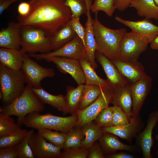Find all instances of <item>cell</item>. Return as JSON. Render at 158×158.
Here are the masks:
<instances>
[{
    "label": "cell",
    "instance_id": "1",
    "mask_svg": "<svg viewBox=\"0 0 158 158\" xmlns=\"http://www.w3.org/2000/svg\"><path fill=\"white\" fill-rule=\"evenodd\" d=\"M31 8L27 16L17 17L20 26L41 28L50 37L71 19L70 9L64 0H28Z\"/></svg>",
    "mask_w": 158,
    "mask_h": 158
},
{
    "label": "cell",
    "instance_id": "2",
    "mask_svg": "<svg viewBox=\"0 0 158 158\" xmlns=\"http://www.w3.org/2000/svg\"><path fill=\"white\" fill-rule=\"evenodd\" d=\"M98 12L93 19L96 51L111 61L120 59L119 47L121 39L126 32L125 28L113 29L103 25L99 20Z\"/></svg>",
    "mask_w": 158,
    "mask_h": 158
},
{
    "label": "cell",
    "instance_id": "3",
    "mask_svg": "<svg viewBox=\"0 0 158 158\" xmlns=\"http://www.w3.org/2000/svg\"><path fill=\"white\" fill-rule=\"evenodd\" d=\"M44 108V104L34 93L32 87L27 85L20 95L9 104L0 107V113L16 116V123L21 127L28 115L40 113Z\"/></svg>",
    "mask_w": 158,
    "mask_h": 158
},
{
    "label": "cell",
    "instance_id": "4",
    "mask_svg": "<svg viewBox=\"0 0 158 158\" xmlns=\"http://www.w3.org/2000/svg\"><path fill=\"white\" fill-rule=\"evenodd\" d=\"M78 118L75 114L67 117L55 116L50 113L41 114L33 112L28 115L24 119L23 125L36 129H48L67 133L77 125Z\"/></svg>",
    "mask_w": 158,
    "mask_h": 158
},
{
    "label": "cell",
    "instance_id": "5",
    "mask_svg": "<svg viewBox=\"0 0 158 158\" xmlns=\"http://www.w3.org/2000/svg\"><path fill=\"white\" fill-rule=\"evenodd\" d=\"M26 83L21 69L15 70L0 63V98L6 105L20 95Z\"/></svg>",
    "mask_w": 158,
    "mask_h": 158
},
{
    "label": "cell",
    "instance_id": "6",
    "mask_svg": "<svg viewBox=\"0 0 158 158\" xmlns=\"http://www.w3.org/2000/svg\"><path fill=\"white\" fill-rule=\"evenodd\" d=\"M20 49L24 53H45L52 50L49 37L42 29L31 26H20Z\"/></svg>",
    "mask_w": 158,
    "mask_h": 158
},
{
    "label": "cell",
    "instance_id": "7",
    "mask_svg": "<svg viewBox=\"0 0 158 158\" xmlns=\"http://www.w3.org/2000/svg\"><path fill=\"white\" fill-rule=\"evenodd\" d=\"M30 57L37 60L46 58L57 56L76 59L80 61L86 58V50L81 40L76 35L71 40L60 47L48 53L40 54H28Z\"/></svg>",
    "mask_w": 158,
    "mask_h": 158
},
{
    "label": "cell",
    "instance_id": "8",
    "mask_svg": "<svg viewBox=\"0 0 158 158\" xmlns=\"http://www.w3.org/2000/svg\"><path fill=\"white\" fill-rule=\"evenodd\" d=\"M148 44L132 31L126 32L120 43V58L130 61H138L140 54L147 49Z\"/></svg>",
    "mask_w": 158,
    "mask_h": 158
},
{
    "label": "cell",
    "instance_id": "9",
    "mask_svg": "<svg viewBox=\"0 0 158 158\" xmlns=\"http://www.w3.org/2000/svg\"><path fill=\"white\" fill-rule=\"evenodd\" d=\"M27 85L33 87H41V82L44 79L52 78L55 75L51 68L43 67L32 59L28 54L24 53L21 68Z\"/></svg>",
    "mask_w": 158,
    "mask_h": 158
},
{
    "label": "cell",
    "instance_id": "10",
    "mask_svg": "<svg viewBox=\"0 0 158 158\" xmlns=\"http://www.w3.org/2000/svg\"><path fill=\"white\" fill-rule=\"evenodd\" d=\"M114 89L103 91L93 102L84 109L77 111L78 121L76 127L81 128L94 120L99 113L111 103Z\"/></svg>",
    "mask_w": 158,
    "mask_h": 158
},
{
    "label": "cell",
    "instance_id": "11",
    "mask_svg": "<svg viewBox=\"0 0 158 158\" xmlns=\"http://www.w3.org/2000/svg\"><path fill=\"white\" fill-rule=\"evenodd\" d=\"M152 81L147 74L136 82L131 83L133 100L132 117L139 116L144 102L152 87Z\"/></svg>",
    "mask_w": 158,
    "mask_h": 158
},
{
    "label": "cell",
    "instance_id": "12",
    "mask_svg": "<svg viewBox=\"0 0 158 158\" xmlns=\"http://www.w3.org/2000/svg\"><path fill=\"white\" fill-rule=\"evenodd\" d=\"M115 19L118 22L130 28L132 32L148 44L158 35V26L154 24L150 19L145 18L133 21L125 20L118 16Z\"/></svg>",
    "mask_w": 158,
    "mask_h": 158
},
{
    "label": "cell",
    "instance_id": "13",
    "mask_svg": "<svg viewBox=\"0 0 158 158\" xmlns=\"http://www.w3.org/2000/svg\"><path fill=\"white\" fill-rule=\"evenodd\" d=\"M34 158H60L61 149L34 131L29 140Z\"/></svg>",
    "mask_w": 158,
    "mask_h": 158
},
{
    "label": "cell",
    "instance_id": "14",
    "mask_svg": "<svg viewBox=\"0 0 158 158\" xmlns=\"http://www.w3.org/2000/svg\"><path fill=\"white\" fill-rule=\"evenodd\" d=\"M44 60L54 63L62 73L65 74L67 73L70 74L78 85L85 83V76L80 61L57 56L47 57Z\"/></svg>",
    "mask_w": 158,
    "mask_h": 158
},
{
    "label": "cell",
    "instance_id": "15",
    "mask_svg": "<svg viewBox=\"0 0 158 158\" xmlns=\"http://www.w3.org/2000/svg\"><path fill=\"white\" fill-rule=\"evenodd\" d=\"M158 122V111H155L149 115L145 128L135 137L137 143L141 150L143 157L144 158L152 157L151 152L153 143L152 132Z\"/></svg>",
    "mask_w": 158,
    "mask_h": 158
},
{
    "label": "cell",
    "instance_id": "16",
    "mask_svg": "<svg viewBox=\"0 0 158 158\" xmlns=\"http://www.w3.org/2000/svg\"><path fill=\"white\" fill-rule=\"evenodd\" d=\"M96 58L101 66L113 88L127 85L131 83L120 72L111 60L102 54L96 51Z\"/></svg>",
    "mask_w": 158,
    "mask_h": 158
},
{
    "label": "cell",
    "instance_id": "17",
    "mask_svg": "<svg viewBox=\"0 0 158 158\" xmlns=\"http://www.w3.org/2000/svg\"><path fill=\"white\" fill-rule=\"evenodd\" d=\"M87 5V21L85 24V46L86 50V59L95 69L97 67L95 61L96 46L94 37L93 19L90 13L92 0H85Z\"/></svg>",
    "mask_w": 158,
    "mask_h": 158
},
{
    "label": "cell",
    "instance_id": "18",
    "mask_svg": "<svg viewBox=\"0 0 158 158\" xmlns=\"http://www.w3.org/2000/svg\"><path fill=\"white\" fill-rule=\"evenodd\" d=\"M143 124L139 116L132 117L129 122L121 126L102 128L104 132L113 134L121 138L130 141L140 133Z\"/></svg>",
    "mask_w": 158,
    "mask_h": 158
},
{
    "label": "cell",
    "instance_id": "19",
    "mask_svg": "<svg viewBox=\"0 0 158 158\" xmlns=\"http://www.w3.org/2000/svg\"><path fill=\"white\" fill-rule=\"evenodd\" d=\"M20 26L18 22L11 21L6 28L0 31V47L1 48L20 50L21 39Z\"/></svg>",
    "mask_w": 158,
    "mask_h": 158
},
{
    "label": "cell",
    "instance_id": "20",
    "mask_svg": "<svg viewBox=\"0 0 158 158\" xmlns=\"http://www.w3.org/2000/svg\"><path fill=\"white\" fill-rule=\"evenodd\" d=\"M111 61L131 83L136 82L147 75L143 65L138 61H132L119 59Z\"/></svg>",
    "mask_w": 158,
    "mask_h": 158
},
{
    "label": "cell",
    "instance_id": "21",
    "mask_svg": "<svg viewBox=\"0 0 158 158\" xmlns=\"http://www.w3.org/2000/svg\"><path fill=\"white\" fill-rule=\"evenodd\" d=\"M131 83L114 89L111 104L119 107L126 113L129 119L131 118L133 100Z\"/></svg>",
    "mask_w": 158,
    "mask_h": 158
},
{
    "label": "cell",
    "instance_id": "22",
    "mask_svg": "<svg viewBox=\"0 0 158 158\" xmlns=\"http://www.w3.org/2000/svg\"><path fill=\"white\" fill-rule=\"evenodd\" d=\"M104 153L108 155L115 153L118 150L133 151L135 145L125 144L118 138L117 136L111 133L104 132L99 140Z\"/></svg>",
    "mask_w": 158,
    "mask_h": 158
},
{
    "label": "cell",
    "instance_id": "23",
    "mask_svg": "<svg viewBox=\"0 0 158 158\" xmlns=\"http://www.w3.org/2000/svg\"><path fill=\"white\" fill-rule=\"evenodd\" d=\"M84 84L78 85L76 87L67 86L65 97V107L63 114H75L78 110L82 99Z\"/></svg>",
    "mask_w": 158,
    "mask_h": 158
},
{
    "label": "cell",
    "instance_id": "24",
    "mask_svg": "<svg viewBox=\"0 0 158 158\" xmlns=\"http://www.w3.org/2000/svg\"><path fill=\"white\" fill-rule=\"evenodd\" d=\"M80 62L84 73L85 84L98 86L104 90L114 89L111 83L107 79L102 78L97 74L95 69L86 59H82Z\"/></svg>",
    "mask_w": 158,
    "mask_h": 158
},
{
    "label": "cell",
    "instance_id": "25",
    "mask_svg": "<svg viewBox=\"0 0 158 158\" xmlns=\"http://www.w3.org/2000/svg\"><path fill=\"white\" fill-rule=\"evenodd\" d=\"M24 53L20 50L1 47L0 63L11 69H21Z\"/></svg>",
    "mask_w": 158,
    "mask_h": 158
},
{
    "label": "cell",
    "instance_id": "26",
    "mask_svg": "<svg viewBox=\"0 0 158 158\" xmlns=\"http://www.w3.org/2000/svg\"><path fill=\"white\" fill-rule=\"evenodd\" d=\"M129 6L134 8L140 16L158 20V7L154 0H132Z\"/></svg>",
    "mask_w": 158,
    "mask_h": 158
},
{
    "label": "cell",
    "instance_id": "27",
    "mask_svg": "<svg viewBox=\"0 0 158 158\" xmlns=\"http://www.w3.org/2000/svg\"><path fill=\"white\" fill-rule=\"evenodd\" d=\"M70 21L53 35L49 37L53 50L63 46L71 40L77 35Z\"/></svg>",
    "mask_w": 158,
    "mask_h": 158
},
{
    "label": "cell",
    "instance_id": "28",
    "mask_svg": "<svg viewBox=\"0 0 158 158\" xmlns=\"http://www.w3.org/2000/svg\"><path fill=\"white\" fill-rule=\"evenodd\" d=\"M32 87L34 92L42 103L49 104L58 111L63 112L65 107L64 96L61 94H51L42 87L38 88Z\"/></svg>",
    "mask_w": 158,
    "mask_h": 158
},
{
    "label": "cell",
    "instance_id": "29",
    "mask_svg": "<svg viewBox=\"0 0 158 158\" xmlns=\"http://www.w3.org/2000/svg\"><path fill=\"white\" fill-rule=\"evenodd\" d=\"M81 128L84 136L81 147L87 149H89L95 142L99 140L104 133L102 128L93 121Z\"/></svg>",
    "mask_w": 158,
    "mask_h": 158
},
{
    "label": "cell",
    "instance_id": "30",
    "mask_svg": "<svg viewBox=\"0 0 158 158\" xmlns=\"http://www.w3.org/2000/svg\"><path fill=\"white\" fill-rule=\"evenodd\" d=\"M104 90L98 86L84 85L82 99L77 111L83 110L89 106Z\"/></svg>",
    "mask_w": 158,
    "mask_h": 158
},
{
    "label": "cell",
    "instance_id": "31",
    "mask_svg": "<svg viewBox=\"0 0 158 158\" xmlns=\"http://www.w3.org/2000/svg\"><path fill=\"white\" fill-rule=\"evenodd\" d=\"M84 138L81 128L76 126L67 133V137L64 143L63 149L68 151L81 147V142Z\"/></svg>",
    "mask_w": 158,
    "mask_h": 158
},
{
    "label": "cell",
    "instance_id": "32",
    "mask_svg": "<svg viewBox=\"0 0 158 158\" xmlns=\"http://www.w3.org/2000/svg\"><path fill=\"white\" fill-rule=\"evenodd\" d=\"M37 131V132L47 141L61 149H63L67 133L45 128L39 129Z\"/></svg>",
    "mask_w": 158,
    "mask_h": 158
},
{
    "label": "cell",
    "instance_id": "33",
    "mask_svg": "<svg viewBox=\"0 0 158 158\" xmlns=\"http://www.w3.org/2000/svg\"><path fill=\"white\" fill-rule=\"evenodd\" d=\"M21 129L11 116L0 113V136L12 134Z\"/></svg>",
    "mask_w": 158,
    "mask_h": 158
},
{
    "label": "cell",
    "instance_id": "34",
    "mask_svg": "<svg viewBox=\"0 0 158 158\" xmlns=\"http://www.w3.org/2000/svg\"><path fill=\"white\" fill-rule=\"evenodd\" d=\"M28 131L21 129L12 134L0 136V148L17 145L23 140Z\"/></svg>",
    "mask_w": 158,
    "mask_h": 158
},
{
    "label": "cell",
    "instance_id": "35",
    "mask_svg": "<svg viewBox=\"0 0 158 158\" xmlns=\"http://www.w3.org/2000/svg\"><path fill=\"white\" fill-rule=\"evenodd\" d=\"M34 131L33 129L29 130L23 140L19 144L15 146L18 158H34L29 144V140Z\"/></svg>",
    "mask_w": 158,
    "mask_h": 158
},
{
    "label": "cell",
    "instance_id": "36",
    "mask_svg": "<svg viewBox=\"0 0 158 158\" xmlns=\"http://www.w3.org/2000/svg\"><path fill=\"white\" fill-rule=\"evenodd\" d=\"M115 10L114 0H94L90 7L92 13L102 11L110 17L113 16Z\"/></svg>",
    "mask_w": 158,
    "mask_h": 158
},
{
    "label": "cell",
    "instance_id": "37",
    "mask_svg": "<svg viewBox=\"0 0 158 158\" xmlns=\"http://www.w3.org/2000/svg\"><path fill=\"white\" fill-rule=\"evenodd\" d=\"M66 6L70 9L72 15L78 18L86 14L87 5L85 0H64Z\"/></svg>",
    "mask_w": 158,
    "mask_h": 158
},
{
    "label": "cell",
    "instance_id": "38",
    "mask_svg": "<svg viewBox=\"0 0 158 158\" xmlns=\"http://www.w3.org/2000/svg\"><path fill=\"white\" fill-rule=\"evenodd\" d=\"M94 121L102 128L113 126V113L111 107L108 106L98 115Z\"/></svg>",
    "mask_w": 158,
    "mask_h": 158
},
{
    "label": "cell",
    "instance_id": "39",
    "mask_svg": "<svg viewBox=\"0 0 158 158\" xmlns=\"http://www.w3.org/2000/svg\"><path fill=\"white\" fill-rule=\"evenodd\" d=\"M113 113V126H121L128 123L130 121L126 113L120 107L113 105L111 107Z\"/></svg>",
    "mask_w": 158,
    "mask_h": 158
},
{
    "label": "cell",
    "instance_id": "40",
    "mask_svg": "<svg viewBox=\"0 0 158 158\" xmlns=\"http://www.w3.org/2000/svg\"><path fill=\"white\" fill-rule=\"evenodd\" d=\"M89 149L82 147L76 149L64 151L62 152L60 158H87Z\"/></svg>",
    "mask_w": 158,
    "mask_h": 158
},
{
    "label": "cell",
    "instance_id": "41",
    "mask_svg": "<svg viewBox=\"0 0 158 158\" xmlns=\"http://www.w3.org/2000/svg\"><path fill=\"white\" fill-rule=\"evenodd\" d=\"M70 21L76 35L81 40L85 45V29L80 23V18L75 17L72 15Z\"/></svg>",
    "mask_w": 158,
    "mask_h": 158
},
{
    "label": "cell",
    "instance_id": "42",
    "mask_svg": "<svg viewBox=\"0 0 158 158\" xmlns=\"http://www.w3.org/2000/svg\"><path fill=\"white\" fill-rule=\"evenodd\" d=\"M101 146L99 143L95 142L89 149L87 158H105Z\"/></svg>",
    "mask_w": 158,
    "mask_h": 158
},
{
    "label": "cell",
    "instance_id": "43",
    "mask_svg": "<svg viewBox=\"0 0 158 158\" xmlns=\"http://www.w3.org/2000/svg\"><path fill=\"white\" fill-rule=\"evenodd\" d=\"M0 158H18L16 146L0 148Z\"/></svg>",
    "mask_w": 158,
    "mask_h": 158
},
{
    "label": "cell",
    "instance_id": "44",
    "mask_svg": "<svg viewBox=\"0 0 158 158\" xmlns=\"http://www.w3.org/2000/svg\"><path fill=\"white\" fill-rule=\"evenodd\" d=\"M31 7L30 3L26 1H22L18 4L17 11L19 15L21 17H24L28 16L31 10Z\"/></svg>",
    "mask_w": 158,
    "mask_h": 158
},
{
    "label": "cell",
    "instance_id": "45",
    "mask_svg": "<svg viewBox=\"0 0 158 158\" xmlns=\"http://www.w3.org/2000/svg\"><path fill=\"white\" fill-rule=\"evenodd\" d=\"M132 0H114V6L116 9L123 11L129 6Z\"/></svg>",
    "mask_w": 158,
    "mask_h": 158
},
{
    "label": "cell",
    "instance_id": "46",
    "mask_svg": "<svg viewBox=\"0 0 158 158\" xmlns=\"http://www.w3.org/2000/svg\"><path fill=\"white\" fill-rule=\"evenodd\" d=\"M18 0H0V15L7 9L11 4Z\"/></svg>",
    "mask_w": 158,
    "mask_h": 158
},
{
    "label": "cell",
    "instance_id": "47",
    "mask_svg": "<svg viewBox=\"0 0 158 158\" xmlns=\"http://www.w3.org/2000/svg\"><path fill=\"white\" fill-rule=\"evenodd\" d=\"M107 158H134V157L129 154L124 152L114 153L105 156Z\"/></svg>",
    "mask_w": 158,
    "mask_h": 158
},
{
    "label": "cell",
    "instance_id": "48",
    "mask_svg": "<svg viewBox=\"0 0 158 158\" xmlns=\"http://www.w3.org/2000/svg\"><path fill=\"white\" fill-rule=\"evenodd\" d=\"M150 43L152 49L158 50V35L154 38Z\"/></svg>",
    "mask_w": 158,
    "mask_h": 158
},
{
    "label": "cell",
    "instance_id": "49",
    "mask_svg": "<svg viewBox=\"0 0 158 158\" xmlns=\"http://www.w3.org/2000/svg\"><path fill=\"white\" fill-rule=\"evenodd\" d=\"M155 4L158 7V0H154Z\"/></svg>",
    "mask_w": 158,
    "mask_h": 158
},
{
    "label": "cell",
    "instance_id": "50",
    "mask_svg": "<svg viewBox=\"0 0 158 158\" xmlns=\"http://www.w3.org/2000/svg\"><path fill=\"white\" fill-rule=\"evenodd\" d=\"M155 139L158 141V134H157L155 136Z\"/></svg>",
    "mask_w": 158,
    "mask_h": 158
},
{
    "label": "cell",
    "instance_id": "51",
    "mask_svg": "<svg viewBox=\"0 0 158 158\" xmlns=\"http://www.w3.org/2000/svg\"><path fill=\"white\" fill-rule=\"evenodd\" d=\"M157 156H158V150H157Z\"/></svg>",
    "mask_w": 158,
    "mask_h": 158
}]
</instances>
